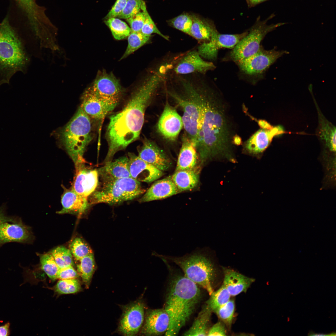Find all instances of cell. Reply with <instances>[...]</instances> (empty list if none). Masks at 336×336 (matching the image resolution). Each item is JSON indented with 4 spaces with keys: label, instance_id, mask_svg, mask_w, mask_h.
Listing matches in <instances>:
<instances>
[{
    "label": "cell",
    "instance_id": "6da1fadb",
    "mask_svg": "<svg viewBox=\"0 0 336 336\" xmlns=\"http://www.w3.org/2000/svg\"><path fill=\"white\" fill-rule=\"evenodd\" d=\"M183 88L187 96L198 105L200 119L196 147L201 164L217 156L229 157L235 135L226 103L215 91H199L190 82Z\"/></svg>",
    "mask_w": 336,
    "mask_h": 336
},
{
    "label": "cell",
    "instance_id": "7a4b0ae2",
    "mask_svg": "<svg viewBox=\"0 0 336 336\" xmlns=\"http://www.w3.org/2000/svg\"><path fill=\"white\" fill-rule=\"evenodd\" d=\"M161 75L159 72L152 75L135 91L121 110L110 117L106 132L108 150L104 163L112 161L117 152L139 137L145 110L161 81Z\"/></svg>",
    "mask_w": 336,
    "mask_h": 336
},
{
    "label": "cell",
    "instance_id": "3957f363",
    "mask_svg": "<svg viewBox=\"0 0 336 336\" xmlns=\"http://www.w3.org/2000/svg\"><path fill=\"white\" fill-rule=\"evenodd\" d=\"M164 308L170 319L166 336H175L189 319L199 302L201 291L198 285L184 276L171 282Z\"/></svg>",
    "mask_w": 336,
    "mask_h": 336
},
{
    "label": "cell",
    "instance_id": "277c9868",
    "mask_svg": "<svg viewBox=\"0 0 336 336\" xmlns=\"http://www.w3.org/2000/svg\"><path fill=\"white\" fill-rule=\"evenodd\" d=\"M24 41L8 18L0 25V86L9 84L17 72H25L29 58Z\"/></svg>",
    "mask_w": 336,
    "mask_h": 336
},
{
    "label": "cell",
    "instance_id": "5b68a950",
    "mask_svg": "<svg viewBox=\"0 0 336 336\" xmlns=\"http://www.w3.org/2000/svg\"><path fill=\"white\" fill-rule=\"evenodd\" d=\"M91 118L80 107L60 132L59 139L75 165L85 162L83 155L92 140Z\"/></svg>",
    "mask_w": 336,
    "mask_h": 336
},
{
    "label": "cell",
    "instance_id": "8992f818",
    "mask_svg": "<svg viewBox=\"0 0 336 336\" xmlns=\"http://www.w3.org/2000/svg\"><path fill=\"white\" fill-rule=\"evenodd\" d=\"M155 254L175 264L186 277L205 289L210 295L213 292L215 269L210 259L201 251L196 250L181 257Z\"/></svg>",
    "mask_w": 336,
    "mask_h": 336
},
{
    "label": "cell",
    "instance_id": "52a82bcc",
    "mask_svg": "<svg viewBox=\"0 0 336 336\" xmlns=\"http://www.w3.org/2000/svg\"><path fill=\"white\" fill-rule=\"evenodd\" d=\"M101 181L90 196V204H119L134 199L145 191L140 182L131 177Z\"/></svg>",
    "mask_w": 336,
    "mask_h": 336
},
{
    "label": "cell",
    "instance_id": "ba28073f",
    "mask_svg": "<svg viewBox=\"0 0 336 336\" xmlns=\"http://www.w3.org/2000/svg\"><path fill=\"white\" fill-rule=\"evenodd\" d=\"M267 21L259 20L256 23L232 49L229 55L231 60L236 63L253 55L258 51L262 41L268 33L286 24L280 22L268 25Z\"/></svg>",
    "mask_w": 336,
    "mask_h": 336
},
{
    "label": "cell",
    "instance_id": "9c48e42d",
    "mask_svg": "<svg viewBox=\"0 0 336 336\" xmlns=\"http://www.w3.org/2000/svg\"><path fill=\"white\" fill-rule=\"evenodd\" d=\"M288 53L286 50H277L274 48L265 50L261 46L255 54L236 63L241 71L247 75H262L278 59Z\"/></svg>",
    "mask_w": 336,
    "mask_h": 336
},
{
    "label": "cell",
    "instance_id": "30bf717a",
    "mask_svg": "<svg viewBox=\"0 0 336 336\" xmlns=\"http://www.w3.org/2000/svg\"><path fill=\"white\" fill-rule=\"evenodd\" d=\"M183 112L182 117L183 127L187 136L195 147L198 143L200 128V113L197 104L191 99L182 97L176 94L169 92Z\"/></svg>",
    "mask_w": 336,
    "mask_h": 336
},
{
    "label": "cell",
    "instance_id": "8fae6325",
    "mask_svg": "<svg viewBox=\"0 0 336 336\" xmlns=\"http://www.w3.org/2000/svg\"><path fill=\"white\" fill-rule=\"evenodd\" d=\"M248 32L235 34H222L216 29L210 40L199 45L197 51L201 57L215 60L217 58L219 49L222 48L233 49Z\"/></svg>",
    "mask_w": 336,
    "mask_h": 336
},
{
    "label": "cell",
    "instance_id": "7c38bea8",
    "mask_svg": "<svg viewBox=\"0 0 336 336\" xmlns=\"http://www.w3.org/2000/svg\"><path fill=\"white\" fill-rule=\"evenodd\" d=\"M100 98L118 103L122 94L119 80L112 73L98 72L92 84L88 88Z\"/></svg>",
    "mask_w": 336,
    "mask_h": 336
},
{
    "label": "cell",
    "instance_id": "4fadbf2b",
    "mask_svg": "<svg viewBox=\"0 0 336 336\" xmlns=\"http://www.w3.org/2000/svg\"><path fill=\"white\" fill-rule=\"evenodd\" d=\"M145 306L137 301L125 306L120 320L118 330L126 336H133L139 331L143 323Z\"/></svg>",
    "mask_w": 336,
    "mask_h": 336
},
{
    "label": "cell",
    "instance_id": "5bb4252c",
    "mask_svg": "<svg viewBox=\"0 0 336 336\" xmlns=\"http://www.w3.org/2000/svg\"><path fill=\"white\" fill-rule=\"evenodd\" d=\"M85 163L75 165L76 171L72 188L79 195L88 198L96 189L99 176L97 170L87 167Z\"/></svg>",
    "mask_w": 336,
    "mask_h": 336
},
{
    "label": "cell",
    "instance_id": "9a60e30c",
    "mask_svg": "<svg viewBox=\"0 0 336 336\" xmlns=\"http://www.w3.org/2000/svg\"><path fill=\"white\" fill-rule=\"evenodd\" d=\"M118 104L99 98L87 88L82 94L80 107L91 119L100 122Z\"/></svg>",
    "mask_w": 336,
    "mask_h": 336
},
{
    "label": "cell",
    "instance_id": "2e32d148",
    "mask_svg": "<svg viewBox=\"0 0 336 336\" xmlns=\"http://www.w3.org/2000/svg\"><path fill=\"white\" fill-rule=\"evenodd\" d=\"M183 127L182 117L174 107L166 103L157 124L159 132L165 138L174 141Z\"/></svg>",
    "mask_w": 336,
    "mask_h": 336
},
{
    "label": "cell",
    "instance_id": "e0dca14e",
    "mask_svg": "<svg viewBox=\"0 0 336 336\" xmlns=\"http://www.w3.org/2000/svg\"><path fill=\"white\" fill-rule=\"evenodd\" d=\"M280 125L270 129L261 128L255 133L244 144V151L251 155H257L264 152L269 146L274 138L285 132Z\"/></svg>",
    "mask_w": 336,
    "mask_h": 336
},
{
    "label": "cell",
    "instance_id": "ac0fdd59",
    "mask_svg": "<svg viewBox=\"0 0 336 336\" xmlns=\"http://www.w3.org/2000/svg\"><path fill=\"white\" fill-rule=\"evenodd\" d=\"M128 168L131 178L139 182L150 183L160 178L163 172L144 161L138 156L129 153Z\"/></svg>",
    "mask_w": 336,
    "mask_h": 336
},
{
    "label": "cell",
    "instance_id": "d6986e66",
    "mask_svg": "<svg viewBox=\"0 0 336 336\" xmlns=\"http://www.w3.org/2000/svg\"><path fill=\"white\" fill-rule=\"evenodd\" d=\"M32 237L30 227L19 220L5 222L0 225V244L13 242H27Z\"/></svg>",
    "mask_w": 336,
    "mask_h": 336
},
{
    "label": "cell",
    "instance_id": "ffe728a7",
    "mask_svg": "<svg viewBox=\"0 0 336 336\" xmlns=\"http://www.w3.org/2000/svg\"><path fill=\"white\" fill-rule=\"evenodd\" d=\"M138 156L163 172L171 167V161L164 152L155 143L148 139L144 141Z\"/></svg>",
    "mask_w": 336,
    "mask_h": 336
},
{
    "label": "cell",
    "instance_id": "44dd1931",
    "mask_svg": "<svg viewBox=\"0 0 336 336\" xmlns=\"http://www.w3.org/2000/svg\"><path fill=\"white\" fill-rule=\"evenodd\" d=\"M216 68L211 62L204 60L196 50L188 52L180 61L174 70L178 74L198 72L205 73Z\"/></svg>",
    "mask_w": 336,
    "mask_h": 336
},
{
    "label": "cell",
    "instance_id": "7402d4cb",
    "mask_svg": "<svg viewBox=\"0 0 336 336\" xmlns=\"http://www.w3.org/2000/svg\"><path fill=\"white\" fill-rule=\"evenodd\" d=\"M170 323L169 315L164 309L149 311L141 333L145 335L156 336L165 334Z\"/></svg>",
    "mask_w": 336,
    "mask_h": 336
},
{
    "label": "cell",
    "instance_id": "603a6c76",
    "mask_svg": "<svg viewBox=\"0 0 336 336\" xmlns=\"http://www.w3.org/2000/svg\"><path fill=\"white\" fill-rule=\"evenodd\" d=\"M61 203L62 208L57 213L79 216L86 211L90 204L87 198L79 195L72 188L68 189L65 187L61 197Z\"/></svg>",
    "mask_w": 336,
    "mask_h": 336
},
{
    "label": "cell",
    "instance_id": "cb8c5ba5",
    "mask_svg": "<svg viewBox=\"0 0 336 336\" xmlns=\"http://www.w3.org/2000/svg\"><path fill=\"white\" fill-rule=\"evenodd\" d=\"M179 193L171 177H168L155 182L139 201L142 203L163 199Z\"/></svg>",
    "mask_w": 336,
    "mask_h": 336
},
{
    "label": "cell",
    "instance_id": "d4e9b609",
    "mask_svg": "<svg viewBox=\"0 0 336 336\" xmlns=\"http://www.w3.org/2000/svg\"><path fill=\"white\" fill-rule=\"evenodd\" d=\"M223 285L231 296H235L246 292L254 281V279L247 277L229 269H224Z\"/></svg>",
    "mask_w": 336,
    "mask_h": 336
},
{
    "label": "cell",
    "instance_id": "484cf974",
    "mask_svg": "<svg viewBox=\"0 0 336 336\" xmlns=\"http://www.w3.org/2000/svg\"><path fill=\"white\" fill-rule=\"evenodd\" d=\"M128 157H121L105 163V165L97 170L98 176L101 180L131 177L128 168Z\"/></svg>",
    "mask_w": 336,
    "mask_h": 336
},
{
    "label": "cell",
    "instance_id": "4316f807",
    "mask_svg": "<svg viewBox=\"0 0 336 336\" xmlns=\"http://www.w3.org/2000/svg\"><path fill=\"white\" fill-rule=\"evenodd\" d=\"M198 155L193 143L187 136L182 139L175 170H190L197 167Z\"/></svg>",
    "mask_w": 336,
    "mask_h": 336
},
{
    "label": "cell",
    "instance_id": "83f0119b",
    "mask_svg": "<svg viewBox=\"0 0 336 336\" xmlns=\"http://www.w3.org/2000/svg\"><path fill=\"white\" fill-rule=\"evenodd\" d=\"M318 113L319 125L317 135L321 142L332 152L336 151V127L326 119L321 112L316 103Z\"/></svg>",
    "mask_w": 336,
    "mask_h": 336
},
{
    "label": "cell",
    "instance_id": "f1b7e54d",
    "mask_svg": "<svg viewBox=\"0 0 336 336\" xmlns=\"http://www.w3.org/2000/svg\"><path fill=\"white\" fill-rule=\"evenodd\" d=\"M197 167L175 171L171 178L179 192L191 190L197 186L199 179V169Z\"/></svg>",
    "mask_w": 336,
    "mask_h": 336
},
{
    "label": "cell",
    "instance_id": "f546056e",
    "mask_svg": "<svg viewBox=\"0 0 336 336\" xmlns=\"http://www.w3.org/2000/svg\"><path fill=\"white\" fill-rule=\"evenodd\" d=\"M212 311L206 304L198 314L190 328L183 334L184 336H206Z\"/></svg>",
    "mask_w": 336,
    "mask_h": 336
},
{
    "label": "cell",
    "instance_id": "4dcf8cb0",
    "mask_svg": "<svg viewBox=\"0 0 336 336\" xmlns=\"http://www.w3.org/2000/svg\"><path fill=\"white\" fill-rule=\"evenodd\" d=\"M192 17V23L189 35L198 40L209 41L216 29L214 25L194 16Z\"/></svg>",
    "mask_w": 336,
    "mask_h": 336
},
{
    "label": "cell",
    "instance_id": "1f68e13d",
    "mask_svg": "<svg viewBox=\"0 0 336 336\" xmlns=\"http://www.w3.org/2000/svg\"><path fill=\"white\" fill-rule=\"evenodd\" d=\"M77 273L86 288L90 285L93 275L96 269V264L93 253L88 254L78 260Z\"/></svg>",
    "mask_w": 336,
    "mask_h": 336
},
{
    "label": "cell",
    "instance_id": "d6a6232c",
    "mask_svg": "<svg viewBox=\"0 0 336 336\" xmlns=\"http://www.w3.org/2000/svg\"><path fill=\"white\" fill-rule=\"evenodd\" d=\"M105 22L110 30L114 37L117 40L126 38L131 31L127 23L119 18H109L105 20Z\"/></svg>",
    "mask_w": 336,
    "mask_h": 336
},
{
    "label": "cell",
    "instance_id": "836d02e7",
    "mask_svg": "<svg viewBox=\"0 0 336 336\" xmlns=\"http://www.w3.org/2000/svg\"><path fill=\"white\" fill-rule=\"evenodd\" d=\"M151 35L143 34L141 31H131L128 37V45L120 60L124 59L146 44L149 40Z\"/></svg>",
    "mask_w": 336,
    "mask_h": 336
},
{
    "label": "cell",
    "instance_id": "e575fe53",
    "mask_svg": "<svg viewBox=\"0 0 336 336\" xmlns=\"http://www.w3.org/2000/svg\"><path fill=\"white\" fill-rule=\"evenodd\" d=\"M206 302V305L214 312L230 299L231 295L222 285L217 290L213 291Z\"/></svg>",
    "mask_w": 336,
    "mask_h": 336
},
{
    "label": "cell",
    "instance_id": "d590c367",
    "mask_svg": "<svg viewBox=\"0 0 336 336\" xmlns=\"http://www.w3.org/2000/svg\"><path fill=\"white\" fill-rule=\"evenodd\" d=\"M50 253L59 268L73 266L72 255L69 249L59 246L53 249Z\"/></svg>",
    "mask_w": 336,
    "mask_h": 336
},
{
    "label": "cell",
    "instance_id": "8d00e7d4",
    "mask_svg": "<svg viewBox=\"0 0 336 336\" xmlns=\"http://www.w3.org/2000/svg\"><path fill=\"white\" fill-rule=\"evenodd\" d=\"M81 289V284L76 278L60 279L54 288L55 291L59 294L75 293Z\"/></svg>",
    "mask_w": 336,
    "mask_h": 336
},
{
    "label": "cell",
    "instance_id": "74e56055",
    "mask_svg": "<svg viewBox=\"0 0 336 336\" xmlns=\"http://www.w3.org/2000/svg\"><path fill=\"white\" fill-rule=\"evenodd\" d=\"M70 250L72 256L79 260L90 254L93 253L89 246L82 239L77 237L73 239L70 245Z\"/></svg>",
    "mask_w": 336,
    "mask_h": 336
},
{
    "label": "cell",
    "instance_id": "f35d334b",
    "mask_svg": "<svg viewBox=\"0 0 336 336\" xmlns=\"http://www.w3.org/2000/svg\"><path fill=\"white\" fill-rule=\"evenodd\" d=\"M41 268L49 278L52 280L57 279L59 268L51 253L42 255L40 256Z\"/></svg>",
    "mask_w": 336,
    "mask_h": 336
},
{
    "label": "cell",
    "instance_id": "ab89813d",
    "mask_svg": "<svg viewBox=\"0 0 336 336\" xmlns=\"http://www.w3.org/2000/svg\"><path fill=\"white\" fill-rule=\"evenodd\" d=\"M235 305L233 300H230L213 312L229 328L232 323L234 313Z\"/></svg>",
    "mask_w": 336,
    "mask_h": 336
},
{
    "label": "cell",
    "instance_id": "60d3db41",
    "mask_svg": "<svg viewBox=\"0 0 336 336\" xmlns=\"http://www.w3.org/2000/svg\"><path fill=\"white\" fill-rule=\"evenodd\" d=\"M141 10L144 12L145 16L144 22L141 29V32L147 35H151L152 34H156L165 40H169L168 37L161 33L156 26L149 14L146 8L145 3L143 1L142 5Z\"/></svg>",
    "mask_w": 336,
    "mask_h": 336
},
{
    "label": "cell",
    "instance_id": "b9f144b4",
    "mask_svg": "<svg viewBox=\"0 0 336 336\" xmlns=\"http://www.w3.org/2000/svg\"><path fill=\"white\" fill-rule=\"evenodd\" d=\"M192 22V16L183 13L170 20L169 23L174 28L189 35Z\"/></svg>",
    "mask_w": 336,
    "mask_h": 336
},
{
    "label": "cell",
    "instance_id": "7bdbcfd3",
    "mask_svg": "<svg viewBox=\"0 0 336 336\" xmlns=\"http://www.w3.org/2000/svg\"><path fill=\"white\" fill-rule=\"evenodd\" d=\"M143 0H127L121 13L118 16L119 19H126L140 11Z\"/></svg>",
    "mask_w": 336,
    "mask_h": 336
},
{
    "label": "cell",
    "instance_id": "ee69618b",
    "mask_svg": "<svg viewBox=\"0 0 336 336\" xmlns=\"http://www.w3.org/2000/svg\"><path fill=\"white\" fill-rule=\"evenodd\" d=\"M126 20L129 24L132 31L140 32L144 22L145 16L143 12L140 11L134 16Z\"/></svg>",
    "mask_w": 336,
    "mask_h": 336
},
{
    "label": "cell",
    "instance_id": "f6af8a7d",
    "mask_svg": "<svg viewBox=\"0 0 336 336\" xmlns=\"http://www.w3.org/2000/svg\"><path fill=\"white\" fill-rule=\"evenodd\" d=\"M127 0H116L111 9L105 17V20L117 17L124 10Z\"/></svg>",
    "mask_w": 336,
    "mask_h": 336
},
{
    "label": "cell",
    "instance_id": "bcb514c9",
    "mask_svg": "<svg viewBox=\"0 0 336 336\" xmlns=\"http://www.w3.org/2000/svg\"><path fill=\"white\" fill-rule=\"evenodd\" d=\"M79 275L74 269L73 266L59 268L58 272L57 279H60L76 278Z\"/></svg>",
    "mask_w": 336,
    "mask_h": 336
},
{
    "label": "cell",
    "instance_id": "7dc6e473",
    "mask_svg": "<svg viewBox=\"0 0 336 336\" xmlns=\"http://www.w3.org/2000/svg\"><path fill=\"white\" fill-rule=\"evenodd\" d=\"M226 331L224 324L218 322L208 330V336H226Z\"/></svg>",
    "mask_w": 336,
    "mask_h": 336
},
{
    "label": "cell",
    "instance_id": "c3c4849f",
    "mask_svg": "<svg viewBox=\"0 0 336 336\" xmlns=\"http://www.w3.org/2000/svg\"><path fill=\"white\" fill-rule=\"evenodd\" d=\"M16 219L12 217H7L6 215L2 209H0V225L3 222H13Z\"/></svg>",
    "mask_w": 336,
    "mask_h": 336
},
{
    "label": "cell",
    "instance_id": "681fc988",
    "mask_svg": "<svg viewBox=\"0 0 336 336\" xmlns=\"http://www.w3.org/2000/svg\"><path fill=\"white\" fill-rule=\"evenodd\" d=\"M10 324L7 323L0 326V336H6L9 334Z\"/></svg>",
    "mask_w": 336,
    "mask_h": 336
},
{
    "label": "cell",
    "instance_id": "f907efd6",
    "mask_svg": "<svg viewBox=\"0 0 336 336\" xmlns=\"http://www.w3.org/2000/svg\"><path fill=\"white\" fill-rule=\"evenodd\" d=\"M259 126L262 128L270 129L273 126L265 120L259 119L257 121Z\"/></svg>",
    "mask_w": 336,
    "mask_h": 336
},
{
    "label": "cell",
    "instance_id": "816d5d0a",
    "mask_svg": "<svg viewBox=\"0 0 336 336\" xmlns=\"http://www.w3.org/2000/svg\"><path fill=\"white\" fill-rule=\"evenodd\" d=\"M233 143L235 145H239L241 144V138L238 135L235 134L233 138Z\"/></svg>",
    "mask_w": 336,
    "mask_h": 336
},
{
    "label": "cell",
    "instance_id": "f5cc1de1",
    "mask_svg": "<svg viewBox=\"0 0 336 336\" xmlns=\"http://www.w3.org/2000/svg\"><path fill=\"white\" fill-rule=\"evenodd\" d=\"M248 4L250 6H254L263 2L267 0H247Z\"/></svg>",
    "mask_w": 336,
    "mask_h": 336
},
{
    "label": "cell",
    "instance_id": "db71d44e",
    "mask_svg": "<svg viewBox=\"0 0 336 336\" xmlns=\"http://www.w3.org/2000/svg\"><path fill=\"white\" fill-rule=\"evenodd\" d=\"M308 335L311 336H335L336 333L333 332L329 334H325L322 333H315L313 332H310L308 334Z\"/></svg>",
    "mask_w": 336,
    "mask_h": 336
}]
</instances>
